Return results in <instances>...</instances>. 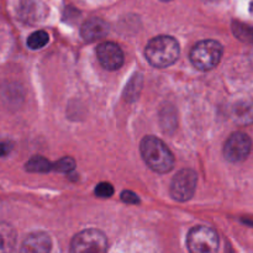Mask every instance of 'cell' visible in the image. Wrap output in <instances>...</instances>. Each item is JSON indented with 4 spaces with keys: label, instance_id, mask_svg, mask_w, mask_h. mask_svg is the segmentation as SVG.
Segmentation results:
<instances>
[{
    "label": "cell",
    "instance_id": "obj_1",
    "mask_svg": "<svg viewBox=\"0 0 253 253\" xmlns=\"http://www.w3.org/2000/svg\"><path fill=\"white\" fill-rule=\"evenodd\" d=\"M141 156L146 165L157 173H167L174 166V157L162 140L146 136L141 141Z\"/></svg>",
    "mask_w": 253,
    "mask_h": 253
},
{
    "label": "cell",
    "instance_id": "obj_2",
    "mask_svg": "<svg viewBox=\"0 0 253 253\" xmlns=\"http://www.w3.org/2000/svg\"><path fill=\"white\" fill-rule=\"evenodd\" d=\"M180 53L177 40L170 36H157L151 40L145 48V56L150 64L157 68H166L174 63Z\"/></svg>",
    "mask_w": 253,
    "mask_h": 253
},
{
    "label": "cell",
    "instance_id": "obj_3",
    "mask_svg": "<svg viewBox=\"0 0 253 253\" xmlns=\"http://www.w3.org/2000/svg\"><path fill=\"white\" fill-rule=\"evenodd\" d=\"M222 46L214 40H204L195 44L190 51V61L199 71H210L221 61Z\"/></svg>",
    "mask_w": 253,
    "mask_h": 253
},
{
    "label": "cell",
    "instance_id": "obj_4",
    "mask_svg": "<svg viewBox=\"0 0 253 253\" xmlns=\"http://www.w3.org/2000/svg\"><path fill=\"white\" fill-rule=\"evenodd\" d=\"M187 245L193 253H212L219 249V237L210 227L197 226L188 234Z\"/></svg>",
    "mask_w": 253,
    "mask_h": 253
},
{
    "label": "cell",
    "instance_id": "obj_5",
    "mask_svg": "<svg viewBox=\"0 0 253 253\" xmlns=\"http://www.w3.org/2000/svg\"><path fill=\"white\" fill-rule=\"evenodd\" d=\"M108 250V239L101 231L88 229L74 236L71 244V251L74 253L93 252L101 253Z\"/></svg>",
    "mask_w": 253,
    "mask_h": 253
},
{
    "label": "cell",
    "instance_id": "obj_6",
    "mask_svg": "<svg viewBox=\"0 0 253 253\" xmlns=\"http://www.w3.org/2000/svg\"><path fill=\"white\" fill-rule=\"evenodd\" d=\"M197 173L193 169H182L173 177L170 184V194L178 202H188L192 199L197 189Z\"/></svg>",
    "mask_w": 253,
    "mask_h": 253
},
{
    "label": "cell",
    "instance_id": "obj_7",
    "mask_svg": "<svg viewBox=\"0 0 253 253\" xmlns=\"http://www.w3.org/2000/svg\"><path fill=\"white\" fill-rule=\"evenodd\" d=\"M251 138L244 132H235L227 138L224 146V156L229 162L240 163L246 160L251 151Z\"/></svg>",
    "mask_w": 253,
    "mask_h": 253
},
{
    "label": "cell",
    "instance_id": "obj_8",
    "mask_svg": "<svg viewBox=\"0 0 253 253\" xmlns=\"http://www.w3.org/2000/svg\"><path fill=\"white\" fill-rule=\"evenodd\" d=\"M96 56L101 66L108 71H116L124 64V52L114 42H104L96 48Z\"/></svg>",
    "mask_w": 253,
    "mask_h": 253
},
{
    "label": "cell",
    "instance_id": "obj_9",
    "mask_svg": "<svg viewBox=\"0 0 253 253\" xmlns=\"http://www.w3.org/2000/svg\"><path fill=\"white\" fill-rule=\"evenodd\" d=\"M109 32V25L99 17L89 19L82 25L81 35L84 41L94 42L105 37Z\"/></svg>",
    "mask_w": 253,
    "mask_h": 253
},
{
    "label": "cell",
    "instance_id": "obj_10",
    "mask_svg": "<svg viewBox=\"0 0 253 253\" xmlns=\"http://www.w3.org/2000/svg\"><path fill=\"white\" fill-rule=\"evenodd\" d=\"M52 242L51 237L44 232H35L31 234L24 241L21 246L22 252L32 253H46L51 251Z\"/></svg>",
    "mask_w": 253,
    "mask_h": 253
},
{
    "label": "cell",
    "instance_id": "obj_11",
    "mask_svg": "<svg viewBox=\"0 0 253 253\" xmlns=\"http://www.w3.org/2000/svg\"><path fill=\"white\" fill-rule=\"evenodd\" d=\"M232 118L239 124L253 123V99H242L232 106Z\"/></svg>",
    "mask_w": 253,
    "mask_h": 253
},
{
    "label": "cell",
    "instance_id": "obj_12",
    "mask_svg": "<svg viewBox=\"0 0 253 253\" xmlns=\"http://www.w3.org/2000/svg\"><path fill=\"white\" fill-rule=\"evenodd\" d=\"M16 244V232L9 224L0 222V252L11 251Z\"/></svg>",
    "mask_w": 253,
    "mask_h": 253
},
{
    "label": "cell",
    "instance_id": "obj_13",
    "mask_svg": "<svg viewBox=\"0 0 253 253\" xmlns=\"http://www.w3.org/2000/svg\"><path fill=\"white\" fill-rule=\"evenodd\" d=\"M25 168L31 173H47L52 170V163L42 156H34L27 161Z\"/></svg>",
    "mask_w": 253,
    "mask_h": 253
},
{
    "label": "cell",
    "instance_id": "obj_14",
    "mask_svg": "<svg viewBox=\"0 0 253 253\" xmlns=\"http://www.w3.org/2000/svg\"><path fill=\"white\" fill-rule=\"evenodd\" d=\"M232 32L240 41L253 43V26L240 21L232 22Z\"/></svg>",
    "mask_w": 253,
    "mask_h": 253
},
{
    "label": "cell",
    "instance_id": "obj_15",
    "mask_svg": "<svg viewBox=\"0 0 253 253\" xmlns=\"http://www.w3.org/2000/svg\"><path fill=\"white\" fill-rule=\"evenodd\" d=\"M48 41H49L48 34H47L46 31L40 30V31H36L34 32V34L30 35L26 43L31 49H40L42 48V47L46 46V44L48 43Z\"/></svg>",
    "mask_w": 253,
    "mask_h": 253
},
{
    "label": "cell",
    "instance_id": "obj_16",
    "mask_svg": "<svg viewBox=\"0 0 253 253\" xmlns=\"http://www.w3.org/2000/svg\"><path fill=\"white\" fill-rule=\"evenodd\" d=\"M76 168V161L72 157H63L52 165V169L59 173H69Z\"/></svg>",
    "mask_w": 253,
    "mask_h": 253
},
{
    "label": "cell",
    "instance_id": "obj_17",
    "mask_svg": "<svg viewBox=\"0 0 253 253\" xmlns=\"http://www.w3.org/2000/svg\"><path fill=\"white\" fill-rule=\"evenodd\" d=\"M114 194V187L110 183H100L95 188V195L99 198H110Z\"/></svg>",
    "mask_w": 253,
    "mask_h": 253
},
{
    "label": "cell",
    "instance_id": "obj_18",
    "mask_svg": "<svg viewBox=\"0 0 253 253\" xmlns=\"http://www.w3.org/2000/svg\"><path fill=\"white\" fill-rule=\"evenodd\" d=\"M121 200L126 203V204H140V198L133 192H130V190H125V192L121 193Z\"/></svg>",
    "mask_w": 253,
    "mask_h": 253
},
{
    "label": "cell",
    "instance_id": "obj_19",
    "mask_svg": "<svg viewBox=\"0 0 253 253\" xmlns=\"http://www.w3.org/2000/svg\"><path fill=\"white\" fill-rule=\"evenodd\" d=\"M12 148L11 142H0V157H4L10 153Z\"/></svg>",
    "mask_w": 253,
    "mask_h": 253
},
{
    "label": "cell",
    "instance_id": "obj_20",
    "mask_svg": "<svg viewBox=\"0 0 253 253\" xmlns=\"http://www.w3.org/2000/svg\"><path fill=\"white\" fill-rule=\"evenodd\" d=\"M250 10H251V14L253 15V1L251 2V6H250Z\"/></svg>",
    "mask_w": 253,
    "mask_h": 253
},
{
    "label": "cell",
    "instance_id": "obj_21",
    "mask_svg": "<svg viewBox=\"0 0 253 253\" xmlns=\"http://www.w3.org/2000/svg\"><path fill=\"white\" fill-rule=\"evenodd\" d=\"M161 1H170V0H161Z\"/></svg>",
    "mask_w": 253,
    "mask_h": 253
}]
</instances>
